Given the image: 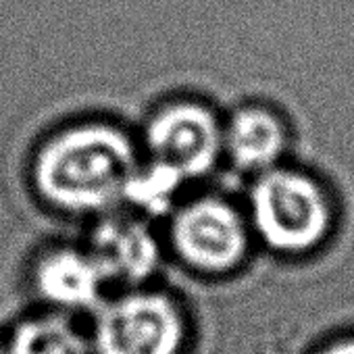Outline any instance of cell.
<instances>
[{"label":"cell","mask_w":354,"mask_h":354,"mask_svg":"<svg viewBox=\"0 0 354 354\" xmlns=\"http://www.w3.org/2000/svg\"><path fill=\"white\" fill-rule=\"evenodd\" d=\"M104 275L90 252L57 248L36 267V290L44 300L63 308H88L100 300Z\"/></svg>","instance_id":"cell-7"},{"label":"cell","mask_w":354,"mask_h":354,"mask_svg":"<svg viewBox=\"0 0 354 354\" xmlns=\"http://www.w3.org/2000/svg\"><path fill=\"white\" fill-rule=\"evenodd\" d=\"M321 354H354V337H346L327 346Z\"/></svg>","instance_id":"cell-11"},{"label":"cell","mask_w":354,"mask_h":354,"mask_svg":"<svg viewBox=\"0 0 354 354\" xmlns=\"http://www.w3.org/2000/svg\"><path fill=\"white\" fill-rule=\"evenodd\" d=\"M104 279L140 283L160 261V248L150 227L127 215H106L92 234L90 250Z\"/></svg>","instance_id":"cell-6"},{"label":"cell","mask_w":354,"mask_h":354,"mask_svg":"<svg viewBox=\"0 0 354 354\" xmlns=\"http://www.w3.org/2000/svg\"><path fill=\"white\" fill-rule=\"evenodd\" d=\"M186 321L177 304L158 292H129L102 306L92 354H180Z\"/></svg>","instance_id":"cell-3"},{"label":"cell","mask_w":354,"mask_h":354,"mask_svg":"<svg viewBox=\"0 0 354 354\" xmlns=\"http://www.w3.org/2000/svg\"><path fill=\"white\" fill-rule=\"evenodd\" d=\"M184 175L165 162L154 160L150 167H138L125 192V201L146 213H162L173 205L175 194L184 184Z\"/></svg>","instance_id":"cell-10"},{"label":"cell","mask_w":354,"mask_h":354,"mask_svg":"<svg viewBox=\"0 0 354 354\" xmlns=\"http://www.w3.org/2000/svg\"><path fill=\"white\" fill-rule=\"evenodd\" d=\"M252 227L261 240L283 254H302L323 242L331 225V207L308 175L271 167L250 192Z\"/></svg>","instance_id":"cell-2"},{"label":"cell","mask_w":354,"mask_h":354,"mask_svg":"<svg viewBox=\"0 0 354 354\" xmlns=\"http://www.w3.org/2000/svg\"><path fill=\"white\" fill-rule=\"evenodd\" d=\"M5 354H92V344L67 317L44 315L24 321Z\"/></svg>","instance_id":"cell-9"},{"label":"cell","mask_w":354,"mask_h":354,"mask_svg":"<svg viewBox=\"0 0 354 354\" xmlns=\"http://www.w3.org/2000/svg\"><path fill=\"white\" fill-rule=\"evenodd\" d=\"M138 167L129 136L113 125L86 123L44 144L36 160V184L61 209L104 213L125 201Z\"/></svg>","instance_id":"cell-1"},{"label":"cell","mask_w":354,"mask_h":354,"mask_svg":"<svg viewBox=\"0 0 354 354\" xmlns=\"http://www.w3.org/2000/svg\"><path fill=\"white\" fill-rule=\"evenodd\" d=\"M0 354H5V346L3 344H0Z\"/></svg>","instance_id":"cell-12"},{"label":"cell","mask_w":354,"mask_h":354,"mask_svg":"<svg viewBox=\"0 0 354 354\" xmlns=\"http://www.w3.org/2000/svg\"><path fill=\"white\" fill-rule=\"evenodd\" d=\"M144 140L154 160L190 180L215 167L223 152V125L207 104L175 100L150 117Z\"/></svg>","instance_id":"cell-4"},{"label":"cell","mask_w":354,"mask_h":354,"mask_svg":"<svg viewBox=\"0 0 354 354\" xmlns=\"http://www.w3.org/2000/svg\"><path fill=\"white\" fill-rule=\"evenodd\" d=\"M286 146V125L265 106H244L223 127V150L244 171L263 173L275 167Z\"/></svg>","instance_id":"cell-8"},{"label":"cell","mask_w":354,"mask_h":354,"mask_svg":"<svg viewBox=\"0 0 354 354\" xmlns=\"http://www.w3.org/2000/svg\"><path fill=\"white\" fill-rule=\"evenodd\" d=\"M171 240L177 254L203 273H227L244 261L248 250L244 219L219 198L186 205L173 219Z\"/></svg>","instance_id":"cell-5"}]
</instances>
